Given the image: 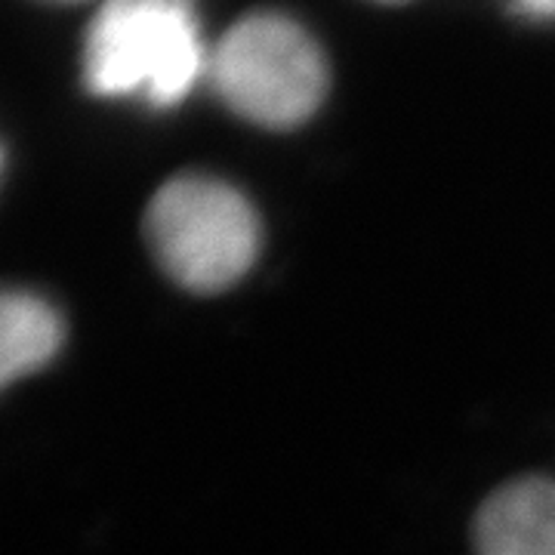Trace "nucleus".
<instances>
[{
  "mask_svg": "<svg viewBox=\"0 0 555 555\" xmlns=\"http://www.w3.org/2000/svg\"><path fill=\"white\" fill-rule=\"evenodd\" d=\"M65 3H72V0H65Z\"/></svg>",
  "mask_w": 555,
  "mask_h": 555,
  "instance_id": "obj_8",
  "label": "nucleus"
},
{
  "mask_svg": "<svg viewBox=\"0 0 555 555\" xmlns=\"http://www.w3.org/2000/svg\"><path fill=\"white\" fill-rule=\"evenodd\" d=\"M478 555H555V481L521 478L485 500L476 518Z\"/></svg>",
  "mask_w": 555,
  "mask_h": 555,
  "instance_id": "obj_4",
  "label": "nucleus"
},
{
  "mask_svg": "<svg viewBox=\"0 0 555 555\" xmlns=\"http://www.w3.org/2000/svg\"><path fill=\"white\" fill-rule=\"evenodd\" d=\"M513 7L531 20H555V0H513Z\"/></svg>",
  "mask_w": 555,
  "mask_h": 555,
  "instance_id": "obj_6",
  "label": "nucleus"
},
{
  "mask_svg": "<svg viewBox=\"0 0 555 555\" xmlns=\"http://www.w3.org/2000/svg\"><path fill=\"white\" fill-rule=\"evenodd\" d=\"M207 78L238 118L266 130H294L324 102L327 62L299 22L254 13L222 35Z\"/></svg>",
  "mask_w": 555,
  "mask_h": 555,
  "instance_id": "obj_3",
  "label": "nucleus"
},
{
  "mask_svg": "<svg viewBox=\"0 0 555 555\" xmlns=\"http://www.w3.org/2000/svg\"><path fill=\"white\" fill-rule=\"evenodd\" d=\"M145 241L179 287L219 294L259 254V219L235 185L201 173L167 179L149 201Z\"/></svg>",
  "mask_w": 555,
  "mask_h": 555,
  "instance_id": "obj_2",
  "label": "nucleus"
},
{
  "mask_svg": "<svg viewBox=\"0 0 555 555\" xmlns=\"http://www.w3.org/2000/svg\"><path fill=\"white\" fill-rule=\"evenodd\" d=\"M62 337L65 324L47 299L10 291L0 302V379L10 386L50 364Z\"/></svg>",
  "mask_w": 555,
  "mask_h": 555,
  "instance_id": "obj_5",
  "label": "nucleus"
},
{
  "mask_svg": "<svg viewBox=\"0 0 555 555\" xmlns=\"http://www.w3.org/2000/svg\"><path fill=\"white\" fill-rule=\"evenodd\" d=\"M189 0H105L83 40V83L93 96H139L170 108L207 72Z\"/></svg>",
  "mask_w": 555,
  "mask_h": 555,
  "instance_id": "obj_1",
  "label": "nucleus"
},
{
  "mask_svg": "<svg viewBox=\"0 0 555 555\" xmlns=\"http://www.w3.org/2000/svg\"><path fill=\"white\" fill-rule=\"evenodd\" d=\"M377 3H404V0H377Z\"/></svg>",
  "mask_w": 555,
  "mask_h": 555,
  "instance_id": "obj_7",
  "label": "nucleus"
}]
</instances>
